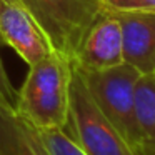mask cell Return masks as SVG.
<instances>
[{"instance_id": "obj_1", "label": "cell", "mask_w": 155, "mask_h": 155, "mask_svg": "<svg viewBox=\"0 0 155 155\" xmlns=\"http://www.w3.org/2000/svg\"><path fill=\"white\" fill-rule=\"evenodd\" d=\"M72 60L52 52L28 67L15 110L37 130L65 128L70 107Z\"/></svg>"}, {"instance_id": "obj_2", "label": "cell", "mask_w": 155, "mask_h": 155, "mask_svg": "<svg viewBox=\"0 0 155 155\" xmlns=\"http://www.w3.org/2000/svg\"><path fill=\"white\" fill-rule=\"evenodd\" d=\"M64 130L88 155H137L97 107L74 62L68 120Z\"/></svg>"}, {"instance_id": "obj_3", "label": "cell", "mask_w": 155, "mask_h": 155, "mask_svg": "<svg viewBox=\"0 0 155 155\" xmlns=\"http://www.w3.org/2000/svg\"><path fill=\"white\" fill-rule=\"evenodd\" d=\"M78 72L100 112L138 155V128L134 94L135 84L142 74L125 62L107 70L84 72L78 68Z\"/></svg>"}, {"instance_id": "obj_4", "label": "cell", "mask_w": 155, "mask_h": 155, "mask_svg": "<svg viewBox=\"0 0 155 155\" xmlns=\"http://www.w3.org/2000/svg\"><path fill=\"white\" fill-rule=\"evenodd\" d=\"M47 35L54 52L74 60L84 35L105 10L102 0H20Z\"/></svg>"}, {"instance_id": "obj_5", "label": "cell", "mask_w": 155, "mask_h": 155, "mask_svg": "<svg viewBox=\"0 0 155 155\" xmlns=\"http://www.w3.org/2000/svg\"><path fill=\"white\" fill-rule=\"evenodd\" d=\"M0 42L14 48L28 67L54 52L47 35L20 0H0Z\"/></svg>"}, {"instance_id": "obj_6", "label": "cell", "mask_w": 155, "mask_h": 155, "mask_svg": "<svg viewBox=\"0 0 155 155\" xmlns=\"http://www.w3.org/2000/svg\"><path fill=\"white\" fill-rule=\"evenodd\" d=\"M74 62L84 72H98L124 64V38L117 17L105 8L84 35Z\"/></svg>"}, {"instance_id": "obj_7", "label": "cell", "mask_w": 155, "mask_h": 155, "mask_svg": "<svg viewBox=\"0 0 155 155\" xmlns=\"http://www.w3.org/2000/svg\"><path fill=\"white\" fill-rule=\"evenodd\" d=\"M122 27L124 62L142 75L155 74V12H112Z\"/></svg>"}, {"instance_id": "obj_8", "label": "cell", "mask_w": 155, "mask_h": 155, "mask_svg": "<svg viewBox=\"0 0 155 155\" xmlns=\"http://www.w3.org/2000/svg\"><path fill=\"white\" fill-rule=\"evenodd\" d=\"M0 155H48L38 130L17 114L14 105L0 102Z\"/></svg>"}, {"instance_id": "obj_9", "label": "cell", "mask_w": 155, "mask_h": 155, "mask_svg": "<svg viewBox=\"0 0 155 155\" xmlns=\"http://www.w3.org/2000/svg\"><path fill=\"white\" fill-rule=\"evenodd\" d=\"M138 155H155V74L140 75L135 84Z\"/></svg>"}, {"instance_id": "obj_10", "label": "cell", "mask_w": 155, "mask_h": 155, "mask_svg": "<svg viewBox=\"0 0 155 155\" xmlns=\"http://www.w3.org/2000/svg\"><path fill=\"white\" fill-rule=\"evenodd\" d=\"M38 135H40L48 155H88L78 147V143L64 128L38 130Z\"/></svg>"}, {"instance_id": "obj_11", "label": "cell", "mask_w": 155, "mask_h": 155, "mask_svg": "<svg viewBox=\"0 0 155 155\" xmlns=\"http://www.w3.org/2000/svg\"><path fill=\"white\" fill-rule=\"evenodd\" d=\"M110 12H155V0H102Z\"/></svg>"}, {"instance_id": "obj_12", "label": "cell", "mask_w": 155, "mask_h": 155, "mask_svg": "<svg viewBox=\"0 0 155 155\" xmlns=\"http://www.w3.org/2000/svg\"><path fill=\"white\" fill-rule=\"evenodd\" d=\"M15 98H17V90L10 84V78L5 72L4 62H2V57H0V102L15 105Z\"/></svg>"}]
</instances>
